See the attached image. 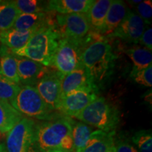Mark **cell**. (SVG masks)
<instances>
[{
    "instance_id": "6da1fadb",
    "label": "cell",
    "mask_w": 152,
    "mask_h": 152,
    "mask_svg": "<svg viewBox=\"0 0 152 152\" xmlns=\"http://www.w3.org/2000/svg\"><path fill=\"white\" fill-rule=\"evenodd\" d=\"M85 40L86 45L82 54V64L99 89L113 73L116 56L105 36L90 31Z\"/></svg>"
},
{
    "instance_id": "7a4b0ae2",
    "label": "cell",
    "mask_w": 152,
    "mask_h": 152,
    "mask_svg": "<svg viewBox=\"0 0 152 152\" xmlns=\"http://www.w3.org/2000/svg\"><path fill=\"white\" fill-rule=\"evenodd\" d=\"M74 121L58 115L35 125V141L40 152H73Z\"/></svg>"
},
{
    "instance_id": "3957f363",
    "label": "cell",
    "mask_w": 152,
    "mask_h": 152,
    "mask_svg": "<svg viewBox=\"0 0 152 152\" xmlns=\"http://www.w3.org/2000/svg\"><path fill=\"white\" fill-rule=\"evenodd\" d=\"M61 39L56 29L43 27L34 32L24 47L11 52L16 56L25 57L46 67H50Z\"/></svg>"
},
{
    "instance_id": "277c9868",
    "label": "cell",
    "mask_w": 152,
    "mask_h": 152,
    "mask_svg": "<svg viewBox=\"0 0 152 152\" xmlns=\"http://www.w3.org/2000/svg\"><path fill=\"white\" fill-rule=\"evenodd\" d=\"M75 118L85 124L110 132L117 128L120 122V113L117 108L105 98L97 97Z\"/></svg>"
},
{
    "instance_id": "5b68a950",
    "label": "cell",
    "mask_w": 152,
    "mask_h": 152,
    "mask_svg": "<svg viewBox=\"0 0 152 152\" xmlns=\"http://www.w3.org/2000/svg\"><path fill=\"white\" fill-rule=\"evenodd\" d=\"M11 105L20 114L40 121L54 118V111L49 109L34 86L21 85Z\"/></svg>"
},
{
    "instance_id": "8992f818",
    "label": "cell",
    "mask_w": 152,
    "mask_h": 152,
    "mask_svg": "<svg viewBox=\"0 0 152 152\" xmlns=\"http://www.w3.org/2000/svg\"><path fill=\"white\" fill-rule=\"evenodd\" d=\"M86 42L61 38L53 56L51 66L61 75H66L83 66L82 54Z\"/></svg>"
},
{
    "instance_id": "52a82bcc",
    "label": "cell",
    "mask_w": 152,
    "mask_h": 152,
    "mask_svg": "<svg viewBox=\"0 0 152 152\" xmlns=\"http://www.w3.org/2000/svg\"><path fill=\"white\" fill-rule=\"evenodd\" d=\"M33 120L22 118L8 132L6 140L7 152H40L35 141Z\"/></svg>"
},
{
    "instance_id": "ba28073f",
    "label": "cell",
    "mask_w": 152,
    "mask_h": 152,
    "mask_svg": "<svg viewBox=\"0 0 152 152\" xmlns=\"http://www.w3.org/2000/svg\"><path fill=\"white\" fill-rule=\"evenodd\" d=\"M56 23L61 38L81 41L90 31L86 14H56Z\"/></svg>"
},
{
    "instance_id": "9c48e42d",
    "label": "cell",
    "mask_w": 152,
    "mask_h": 152,
    "mask_svg": "<svg viewBox=\"0 0 152 152\" xmlns=\"http://www.w3.org/2000/svg\"><path fill=\"white\" fill-rule=\"evenodd\" d=\"M99 89L86 87L74 90L60 99L58 111L65 116L76 117L85 108L98 97Z\"/></svg>"
},
{
    "instance_id": "30bf717a",
    "label": "cell",
    "mask_w": 152,
    "mask_h": 152,
    "mask_svg": "<svg viewBox=\"0 0 152 152\" xmlns=\"http://www.w3.org/2000/svg\"><path fill=\"white\" fill-rule=\"evenodd\" d=\"M144 30L145 23L130 10L118 27L108 37H117L128 43L137 44L140 42Z\"/></svg>"
},
{
    "instance_id": "8fae6325",
    "label": "cell",
    "mask_w": 152,
    "mask_h": 152,
    "mask_svg": "<svg viewBox=\"0 0 152 152\" xmlns=\"http://www.w3.org/2000/svg\"><path fill=\"white\" fill-rule=\"evenodd\" d=\"M60 76L56 71H51L35 85L44 102L52 111L58 110L60 102Z\"/></svg>"
},
{
    "instance_id": "7c38bea8",
    "label": "cell",
    "mask_w": 152,
    "mask_h": 152,
    "mask_svg": "<svg viewBox=\"0 0 152 152\" xmlns=\"http://www.w3.org/2000/svg\"><path fill=\"white\" fill-rule=\"evenodd\" d=\"M16 58L19 81L22 85L35 87L37 82L51 71L48 67L29 58L18 56Z\"/></svg>"
},
{
    "instance_id": "4fadbf2b",
    "label": "cell",
    "mask_w": 152,
    "mask_h": 152,
    "mask_svg": "<svg viewBox=\"0 0 152 152\" xmlns=\"http://www.w3.org/2000/svg\"><path fill=\"white\" fill-rule=\"evenodd\" d=\"M60 99L74 90L86 87L99 89L84 67L60 76Z\"/></svg>"
},
{
    "instance_id": "5bb4252c",
    "label": "cell",
    "mask_w": 152,
    "mask_h": 152,
    "mask_svg": "<svg viewBox=\"0 0 152 152\" xmlns=\"http://www.w3.org/2000/svg\"><path fill=\"white\" fill-rule=\"evenodd\" d=\"M130 11V9L127 7L125 1L121 0L112 1L106 14L102 35L108 37L113 33Z\"/></svg>"
},
{
    "instance_id": "9a60e30c",
    "label": "cell",
    "mask_w": 152,
    "mask_h": 152,
    "mask_svg": "<svg viewBox=\"0 0 152 152\" xmlns=\"http://www.w3.org/2000/svg\"><path fill=\"white\" fill-rule=\"evenodd\" d=\"M94 2L92 0H52L47 1V11L59 14H87Z\"/></svg>"
},
{
    "instance_id": "2e32d148",
    "label": "cell",
    "mask_w": 152,
    "mask_h": 152,
    "mask_svg": "<svg viewBox=\"0 0 152 152\" xmlns=\"http://www.w3.org/2000/svg\"><path fill=\"white\" fill-rule=\"evenodd\" d=\"M111 2L112 0L94 1L86 14L90 24V31L102 35L106 14Z\"/></svg>"
},
{
    "instance_id": "e0dca14e",
    "label": "cell",
    "mask_w": 152,
    "mask_h": 152,
    "mask_svg": "<svg viewBox=\"0 0 152 152\" xmlns=\"http://www.w3.org/2000/svg\"><path fill=\"white\" fill-rule=\"evenodd\" d=\"M115 131L110 132L100 130L93 131L83 152H111L115 147Z\"/></svg>"
},
{
    "instance_id": "ac0fdd59",
    "label": "cell",
    "mask_w": 152,
    "mask_h": 152,
    "mask_svg": "<svg viewBox=\"0 0 152 152\" xmlns=\"http://www.w3.org/2000/svg\"><path fill=\"white\" fill-rule=\"evenodd\" d=\"M36 30H19L12 28L0 33V42L11 50H18L26 46L31 35Z\"/></svg>"
},
{
    "instance_id": "d6986e66",
    "label": "cell",
    "mask_w": 152,
    "mask_h": 152,
    "mask_svg": "<svg viewBox=\"0 0 152 152\" xmlns=\"http://www.w3.org/2000/svg\"><path fill=\"white\" fill-rule=\"evenodd\" d=\"M0 75L14 83L20 84L16 56L11 53L10 49L4 45L0 47Z\"/></svg>"
},
{
    "instance_id": "ffe728a7",
    "label": "cell",
    "mask_w": 152,
    "mask_h": 152,
    "mask_svg": "<svg viewBox=\"0 0 152 152\" xmlns=\"http://www.w3.org/2000/svg\"><path fill=\"white\" fill-rule=\"evenodd\" d=\"M22 118L21 114L10 103L0 100V131L1 133L8 132Z\"/></svg>"
},
{
    "instance_id": "44dd1931",
    "label": "cell",
    "mask_w": 152,
    "mask_h": 152,
    "mask_svg": "<svg viewBox=\"0 0 152 152\" xmlns=\"http://www.w3.org/2000/svg\"><path fill=\"white\" fill-rule=\"evenodd\" d=\"M20 14L14 1L0 2V33L13 28L17 17Z\"/></svg>"
},
{
    "instance_id": "7402d4cb",
    "label": "cell",
    "mask_w": 152,
    "mask_h": 152,
    "mask_svg": "<svg viewBox=\"0 0 152 152\" xmlns=\"http://www.w3.org/2000/svg\"><path fill=\"white\" fill-rule=\"evenodd\" d=\"M92 132V128L90 125L83 122L75 123L74 121L72 128L74 151L75 152L84 151Z\"/></svg>"
},
{
    "instance_id": "603a6c76",
    "label": "cell",
    "mask_w": 152,
    "mask_h": 152,
    "mask_svg": "<svg viewBox=\"0 0 152 152\" xmlns=\"http://www.w3.org/2000/svg\"><path fill=\"white\" fill-rule=\"evenodd\" d=\"M125 52L133 63L132 69H143L151 65V51L145 47H134L126 49Z\"/></svg>"
},
{
    "instance_id": "cb8c5ba5",
    "label": "cell",
    "mask_w": 152,
    "mask_h": 152,
    "mask_svg": "<svg viewBox=\"0 0 152 152\" xmlns=\"http://www.w3.org/2000/svg\"><path fill=\"white\" fill-rule=\"evenodd\" d=\"M14 2L20 14H35L47 11V1L45 3L37 0H16Z\"/></svg>"
},
{
    "instance_id": "d4e9b609",
    "label": "cell",
    "mask_w": 152,
    "mask_h": 152,
    "mask_svg": "<svg viewBox=\"0 0 152 152\" xmlns=\"http://www.w3.org/2000/svg\"><path fill=\"white\" fill-rule=\"evenodd\" d=\"M20 87V84L14 83L0 75V100L11 103Z\"/></svg>"
},
{
    "instance_id": "484cf974",
    "label": "cell",
    "mask_w": 152,
    "mask_h": 152,
    "mask_svg": "<svg viewBox=\"0 0 152 152\" xmlns=\"http://www.w3.org/2000/svg\"><path fill=\"white\" fill-rule=\"evenodd\" d=\"M132 141L139 152H152V134L151 130H142L132 137Z\"/></svg>"
},
{
    "instance_id": "4316f807",
    "label": "cell",
    "mask_w": 152,
    "mask_h": 152,
    "mask_svg": "<svg viewBox=\"0 0 152 152\" xmlns=\"http://www.w3.org/2000/svg\"><path fill=\"white\" fill-rule=\"evenodd\" d=\"M130 77L138 84L151 87L152 85V66L140 70L132 69L130 74Z\"/></svg>"
},
{
    "instance_id": "83f0119b",
    "label": "cell",
    "mask_w": 152,
    "mask_h": 152,
    "mask_svg": "<svg viewBox=\"0 0 152 152\" xmlns=\"http://www.w3.org/2000/svg\"><path fill=\"white\" fill-rule=\"evenodd\" d=\"M138 16L141 18L145 23L149 24L151 23L152 16V1L151 0L142 1L137 6Z\"/></svg>"
},
{
    "instance_id": "f1b7e54d",
    "label": "cell",
    "mask_w": 152,
    "mask_h": 152,
    "mask_svg": "<svg viewBox=\"0 0 152 152\" xmlns=\"http://www.w3.org/2000/svg\"><path fill=\"white\" fill-rule=\"evenodd\" d=\"M115 152H139L134 144H130L127 140H119L115 144Z\"/></svg>"
},
{
    "instance_id": "f546056e",
    "label": "cell",
    "mask_w": 152,
    "mask_h": 152,
    "mask_svg": "<svg viewBox=\"0 0 152 152\" xmlns=\"http://www.w3.org/2000/svg\"><path fill=\"white\" fill-rule=\"evenodd\" d=\"M141 45H144L145 48L151 51L152 49V29L151 28H147L144 30L143 34L140 37V42Z\"/></svg>"
},
{
    "instance_id": "4dcf8cb0",
    "label": "cell",
    "mask_w": 152,
    "mask_h": 152,
    "mask_svg": "<svg viewBox=\"0 0 152 152\" xmlns=\"http://www.w3.org/2000/svg\"><path fill=\"white\" fill-rule=\"evenodd\" d=\"M0 152H7L5 144L4 143H0Z\"/></svg>"
},
{
    "instance_id": "1f68e13d",
    "label": "cell",
    "mask_w": 152,
    "mask_h": 152,
    "mask_svg": "<svg viewBox=\"0 0 152 152\" xmlns=\"http://www.w3.org/2000/svg\"><path fill=\"white\" fill-rule=\"evenodd\" d=\"M141 1H140V0H137V1H134V0H133V1H129V2H130L131 4H133L138 5L141 2Z\"/></svg>"
},
{
    "instance_id": "d6a6232c",
    "label": "cell",
    "mask_w": 152,
    "mask_h": 152,
    "mask_svg": "<svg viewBox=\"0 0 152 152\" xmlns=\"http://www.w3.org/2000/svg\"><path fill=\"white\" fill-rule=\"evenodd\" d=\"M1 138H2V133H1V131H0V141H1Z\"/></svg>"
},
{
    "instance_id": "836d02e7",
    "label": "cell",
    "mask_w": 152,
    "mask_h": 152,
    "mask_svg": "<svg viewBox=\"0 0 152 152\" xmlns=\"http://www.w3.org/2000/svg\"><path fill=\"white\" fill-rule=\"evenodd\" d=\"M111 152H115V147H114V148L113 149L111 150Z\"/></svg>"
},
{
    "instance_id": "e575fe53",
    "label": "cell",
    "mask_w": 152,
    "mask_h": 152,
    "mask_svg": "<svg viewBox=\"0 0 152 152\" xmlns=\"http://www.w3.org/2000/svg\"><path fill=\"white\" fill-rule=\"evenodd\" d=\"M0 2H1V1H0Z\"/></svg>"
}]
</instances>
